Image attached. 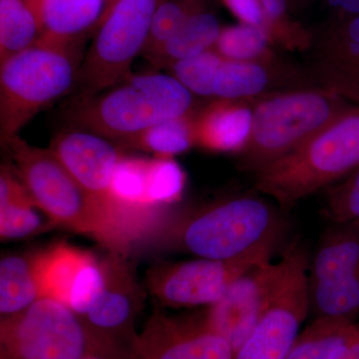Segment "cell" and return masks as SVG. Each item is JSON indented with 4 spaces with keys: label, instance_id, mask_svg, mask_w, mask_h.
I'll use <instances>...</instances> for the list:
<instances>
[{
    "label": "cell",
    "instance_id": "cell-1",
    "mask_svg": "<svg viewBox=\"0 0 359 359\" xmlns=\"http://www.w3.org/2000/svg\"><path fill=\"white\" fill-rule=\"evenodd\" d=\"M282 229V219L266 201L238 195L165 217L150 238L195 257L231 259L276 245Z\"/></svg>",
    "mask_w": 359,
    "mask_h": 359
},
{
    "label": "cell",
    "instance_id": "cell-2",
    "mask_svg": "<svg viewBox=\"0 0 359 359\" xmlns=\"http://www.w3.org/2000/svg\"><path fill=\"white\" fill-rule=\"evenodd\" d=\"M30 197L52 223L94 238L108 252L129 256L133 242L119 217L90 195L49 149L20 136L4 144Z\"/></svg>",
    "mask_w": 359,
    "mask_h": 359
},
{
    "label": "cell",
    "instance_id": "cell-3",
    "mask_svg": "<svg viewBox=\"0 0 359 359\" xmlns=\"http://www.w3.org/2000/svg\"><path fill=\"white\" fill-rule=\"evenodd\" d=\"M76 129L119 143L160 123L192 114L193 94L171 74H131L115 86L75 99L68 110Z\"/></svg>",
    "mask_w": 359,
    "mask_h": 359
},
{
    "label": "cell",
    "instance_id": "cell-4",
    "mask_svg": "<svg viewBox=\"0 0 359 359\" xmlns=\"http://www.w3.org/2000/svg\"><path fill=\"white\" fill-rule=\"evenodd\" d=\"M83 55L77 40L39 37L25 50L0 63V138L18 132L40 110L74 89Z\"/></svg>",
    "mask_w": 359,
    "mask_h": 359
},
{
    "label": "cell",
    "instance_id": "cell-5",
    "mask_svg": "<svg viewBox=\"0 0 359 359\" xmlns=\"http://www.w3.org/2000/svg\"><path fill=\"white\" fill-rule=\"evenodd\" d=\"M359 166V115L339 116L256 173L255 188L292 208Z\"/></svg>",
    "mask_w": 359,
    "mask_h": 359
},
{
    "label": "cell",
    "instance_id": "cell-6",
    "mask_svg": "<svg viewBox=\"0 0 359 359\" xmlns=\"http://www.w3.org/2000/svg\"><path fill=\"white\" fill-rule=\"evenodd\" d=\"M252 103V133L238 154V167L255 173L339 117L334 92L318 85L273 92Z\"/></svg>",
    "mask_w": 359,
    "mask_h": 359
},
{
    "label": "cell",
    "instance_id": "cell-7",
    "mask_svg": "<svg viewBox=\"0 0 359 359\" xmlns=\"http://www.w3.org/2000/svg\"><path fill=\"white\" fill-rule=\"evenodd\" d=\"M93 355L124 359V351L55 299L43 297L0 321V358L82 359Z\"/></svg>",
    "mask_w": 359,
    "mask_h": 359
},
{
    "label": "cell",
    "instance_id": "cell-8",
    "mask_svg": "<svg viewBox=\"0 0 359 359\" xmlns=\"http://www.w3.org/2000/svg\"><path fill=\"white\" fill-rule=\"evenodd\" d=\"M163 0H116L96 25L93 42L78 71L75 99L87 98L115 86L132 74L143 53L151 25Z\"/></svg>",
    "mask_w": 359,
    "mask_h": 359
},
{
    "label": "cell",
    "instance_id": "cell-9",
    "mask_svg": "<svg viewBox=\"0 0 359 359\" xmlns=\"http://www.w3.org/2000/svg\"><path fill=\"white\" fill-rule=\"evenodd\" d=\"M276 245H266L231 259L195 257L189 261L158 263L146 273L148 294L167 308L210 306L218 302L241 276L271 259Z\"/></svg>",
    "mask_w": 359,
    "mask_h": 359
},
{
    "label": "cell",
    "instance_id": "cell-10",
    "mask_svg": "<svg viewBox=\"0 0 359 359\" xmlns=\"http://www.w3.org/2000/svg\"><path fill=\"white\" fill-rule=\"evenodd\" d=\"M285 255L282 287L233 359H287L301 332L311 309L308 256L299 245H290Z\"/></svg>",
    "mask_w": 359,
    "mask_h": 359
},
{
    "label": "cell",
    "instance_id": "cell-11",
    "mask_svg": "<svg viewBox=\"0 0 359 359\" xmlns=\"http://www.w3.org/2000/svg\"><path fill=\"white\" fill-rule=\"evenodd\" d=\"M287 269L285 254L276 263L269 259L257 264L241 276L203 314L205 323L231 344L235 353L275 299Z\"/></svg>",
    "mask_w": 359,
    "mask_h": 359
},
{
    "label": "cell",
    "instance_id": "cell-12",
    "mask_svg": "<svg viewBox=\"0 0 359 359\" xmlns=\"http://www.w3.org/2000/svg\"><path fill=\"white\" fill-rule=\"evenodd\" d=\"M231 344L204 316L182 318L153 311L125 349L124 359H233Z\"/></svg>",
    "mask_w": 359,
    "mask_h": 359
},
{
    "label": "cell",
    "instance_id": "cell-13",
    "mask_svg": "<svg viewBox=\"0 0 359 359\" xmlns=\"http://www.w3.org/2000/svg\"><path fill=\"white\" fill-rule=\"evenodd\" d=\"M128 257L108 252L101 259L102 290L88 313L81 316L97 334L121 348L124 354L137 334L135 323L148 295Z\"/></svg>",
    "mask_w": 359,
    "mask_h": 359
},
{
    "label": "cell",
    "instance_id": "cell-14",
    "mask_svg": "<svg viewBox=\"0 0 359 359\" xmlns=\"http://www.w3.org/2000/svg\"><path fill=\"white\" fill-rule=\"evenodd\" d=\"M42 299L62 302L83 316L98 299L103 287L101 259L66 243H58L40 254Z\"/></svg>",
    "mask_w": 359,
    "mask_h": 359
},
{
    "label": "cell",
    "instance_id": "cell-15",
    "mask_svg": "<svg viewBox=\"0 0 359 359\" xmlns=\"http://www.w3.org/2000/svg\"><path fill=\"white\" fill-rule=\"evenodd\" d=\"M49 150L90 195L124 222L112 194L116 170L123 159L115 144L100 135L75 129L56 135Z\"/></svg>",
    "mask_w": 359,
    "mask_h": 359
},
{
    "label": "cell",
    "instance_id": "cell-16",
    "mask_svg": "<svg viewBox=\"0 0 359 359\" xmlns=\"http://www.w3.org/2000/svg\"><path fill=\"white\" fill-rule=\"evenodd\" d=\"M252 100L217 99L196 111V145L212 152L238 153L252 133Z\"/></svg>",
    "mask_w": 359,
    "mask_h": 359
},
{
    "label": "cell",
    "instance_id": "cell-17",
    "mask_svg": "<svg viewBox=\"0 0 359 359\" xmlns=\"http://www.w3.org/2000/svg\"><path fill=\"white\" fill-rule=\"evenodd\" d=\"M39 21L40 36L73 41L94 25L105 8L106 0H25Z\"/></svg>",
    "mask_w": 359,
    "mask_h": 359
},
{
    "label": "cell",
    "instance_id": "cell-18",
    "mask_svg": "<svg viewBox=\"0 0 359 359\" xmlns=\"http://www.w3.org/2000/svg\"><path fill=\"white\" fill-rule=\"evenodd\" d=\"M271 61H235L223 59L217 70L212 97L223 100H252L266 95L269 87L280 80H297L282 77L280 68Z\"/></svg>",
    "mask_w": 359,
    "mask_h": 359
},
{
    "label": "cell",
    "instance_id": "cell-19",
    "mask_svg": "<svg viewBox=\"0 0 359 359\" xmlns=\"http://www.w3.org/2000/svg\"><path fill=\"white\" fill-rule=\"evenodd\" d=\"M359 275V226L335 224L321 238L311 264L309 283Z\"/></svg>",
    "mask_w": 359,
    "mask_h": 359
},
{
    "label": "cell",
    "instance_id": "cell-20",
    "mask_svg": "<svg viewBox=\"0 0 359 359\" xmlns=\"http://www.w3.org/2000/svg\"><path fill=\"white\" fill-rule=\"evenodd\" d=\"M41 250L11 254L0 261L1 318L25 311L42 299L40 283Z\"/></svg>",
    "mask_w": 359,
    "mask_h": 359
},
{
    "label": "cell",
    "instance_id": "cell-21",
    "mask_svg": "<svg viewBox=\"0 0 359 359\" xmlns=\"http://www.w3.org/2000/svg\"><path fill=\"white\" fill-rule=\"evenodd\" d=\"M221 32L218 20L212 14H193L159 50L146 59L155 67L170 68L214 49Z\"/></svg>",
    "mask_w": 359,
    "mask_h": 359
},
{
    "label": "cell",
    "instance_id": "cell-22",
    "mask_svg": "<svg viewBox=\"0 0 359 359\" xmlns=\"http://www.w3.org/2000/svg\"><path fill=\"white\" fill-rule=\"evenodd\" d=\"M354 325L353 320L318 316L301 330L287 359H334Z\"/></svg>",
    "mask_w": 359,
    "mask_h": 359
},
{
    "label": "cell",
    "instance_id": "cell-23",
    "mask_svg": "<svg viewBox=\"0 0 359 359\" xmlns=\"http://www.w3.org/2000/svg\"><path fill=\"white\" fill-rule=\"evenodd\" d=\"M39 21L25 0H0V63L39 39Z\"/></svg>",
    "mask_w": 359,
    "mask_h": 359
},
{
    "label": "cell",
    "instance_id": "cell-24",
    "mask_svg": "<svg viewBox=\"0 0 359 359\" xmlns=\"http://www.w3.org/2000/svg\"><path fill=\"white\" fill-rule=\"evenodd\" d=\"M195 112L160 123L123 144L129 148L154 153L157 157L171 158L186 152L196 145Z\"/></svg>",
    "mask_w": 359,
    "mask_h": 359
},
{
    "label": "cell",
    "instance_id": "cell-25",
    "mask_svg": "<svg viewBox=\"0 0 359 359\" xmlns=\"http://www.w3.org/2000/svg\"><path fill=\"white\" fill-rule=\"evenodd\" d=\"M309 302L316 318L353 320L359 316V275L339 280L309 283Z\"/></svg>",
    "mask_w": 359,
    "mask_h": 359
},
{
    "label": "cell",
    "instance_id": "cell-26",
    "mask_svg": "<svg viewBox=\"0 0 359 359\" xmlns=\"http://www.w3.org/2000/svg\"><path fill=\"white\" fill-rule=\"evenodd\" d=\"M269 42L266 28L244 23L222 30L214 50L228 60L271 61Z\"/></svg>",
    "mask_w": 359,
    "mask_h": 359
},
{
    "label": "cell",
    "instance_id": "cell-27",
    "mask_svg": "<svg viewBox=\"0 0 359 359\" xmlns=\"http://www.w3.org/2000/svg\"><path fill=\"white\" fill-rule=\"evenodd\" d=\"M37 210L40 209L32 200L18 201L0 205L1 240H18L32 237L53 226L54 224L50 219L44 221Z\"/></svg>",
    "mask_w": 359,
    "mask_h": 359
},
{
    "label": "cell",
    "instance_id": "cell-28",
    "mask_svg": "<svg viewBox=\"0 0 359 359\" xmlns=\"http://www.w3.org/2000/svg\"><path fill=\"white\" fill-rule=\"evenodd\" d=\"M223 57L212 49L172 65V76L193 95L212 97L215 76Z\"/></svg>",
    "mask_w": 359,
    "mask_h": 359
},
{
    "label": "cell",
    "instance_id": "cell-29",
    "mask_svg": "<svg viewBox=\"0 0 359 359\" xmlns=\"http://www.w3.org/2000/svg\"><path fill=\"white\" fill-rule=\"evenodd\" d=\"M184 187V174L178 164L171 158L157 157L148 161V204L164 207L178 200Z\"/></svg>",
    "mask_w": 359,
    "mask_h": 359
},
{
    "label": "cell",
    "instance_id": "cell-30",
    "mask_svg": "<svg viewBox=\"0 0 359 359\" xmlns=\"http://www.w3.org/2000/svg\"><path fill=\"white\" fill-rule=\"evenodd\" d=\"M193 6L189 0H163L153 18L147 43L142 55L148 58L159 50L189 18L197 13Z\"/></svg>",
    "mask_w": 359,
    "mask_h": 359
},
{
    "label": "cell",
    "instance_id": "cell-31",
    "mask_svg": "<svg viewBox=\"0 0 359 359\" xmlns=\"http://www.w3.org/2000/svg\"><path fill=\"white\" fill-rule=\"evenodd\" d=\"M327 212L334 224L359 226V170L349 181L328 194Z\"/></svg>",
    "mask_w": 359,
    "mask_h": 359
},
{
    "label": "cell",
    "instance_id": "cell-32",
    "mask_svg": "<svg viewBox=\"0 0 359 359\" xmlns=\"http://www.w3.org/2000/svg\"><path fill=\"white\" fill-rule=\"evenodd\" d=\"M229 8L245 25L264 27V16L259 0H224Z\"/></svg>",
    "mask_w": 359,
    "mask_h": 359
},
{
    "label": "cell",
    "instance_id": "cell-33",
    "mask_svg": "<svg viewBox=\"0 0 359 359\" xmlns=\"http://www.w3.org/2000/svg\"><path fill=\"white\" fill-rule=\"evenodd\" d=\"M334 359H359V325L358 323L354 325L348 339L339 349Z\"/></svg>",
    "mask_w": 359,
    "mask_h": 359
},
{
    "label": "cell",
    "instance_id": "cell-34",
    "mask_svg": "<svg viewBox=\"0 0 359 359\" xmlns=\"http://www.w3.org/2000/svg\"><path fill=\"white\" fill-rule=\"evenodd\" d=\"M264 20H278L285 11V0H259Z\"/></svg>",
    "mask_w": 359,
    "mask_h": 359
},
{
    "label": "cell",
    "instance_id": "cell-35",
    "mask_svg": "<svg viewBox=\"0 0 359 359\" xmlns=\"http://www.w3.org/2000/svg\"><path fill=\"white\" fill-rule=\"evenodd\" d=\"M347 34H348L349 39L359 45V16L349 25Z\"/></svg>",
    "mask_w": 359,
    "mask_h": 359
},
{
    "label": "cell",
    "instance_id": "cell-36",
    "mask_svg": "<svg viewBox=\"0 0 359 359\" xmlns=\"http://www.w3.org/2000/svg\"><path fill=\"white\" fill-rule=\"evenodd\" d=\"M342 8L353 13H359V0H337Z\"/></svg>",
    "mask_w": 359,
    "mask_h": 359
},
{
    "label": "cell",
    "instance_id": "cell-37",
    "mask_svg": "<svg viewBox=\"0 0 359 359\" xmlns=\"http://www.w3.org/2000/svg\"><path fill=\"white\" fill-rule=\"evenodd\" d=\"M82 359H121L118 358H114V356H107V355H93L88 356V358H85Z\"/></svg>",
    "mask_w": 359,
    "mask_h": 359
},
{
    "label": "cell",
    "instance_id": "cell-38",
    "mask_svg": "<svg viewBox=\"0 0 359 359\" xmlns=\"http://www.w3.org/2000/svg\"><path fill=\"white\" fill-rule=\"evenodd\" d=\"M115 1L116 0H106L105 8H104L103 13L104 11H108V9L114 4Z\"/></svg>",
    "mask_w": 359,
    "mask_h": 359
},
{
    "label": "cell",
    "instance_id": "cell-39",
    "mask_svg": "<svg viewBox=\"0 0 359 359\" xmlns=\"http://www.w3.org/2000/svg\"><path fill=\"white\" fill-rule=\"evenodd\" d=\"M0 359H6V358H0Z\"/></svg>",
    "mask_w": 359,
    "mask_h": 359
}]
</instances>
